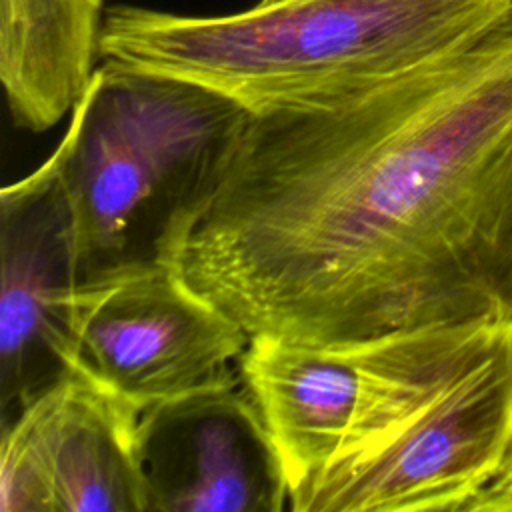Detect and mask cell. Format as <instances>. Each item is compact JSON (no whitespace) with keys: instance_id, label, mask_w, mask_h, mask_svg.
I'll use <instances>...</instances> for the list:
<instances>
[{"instance_id":"30bf717a","label":"cell","mask_w":512,"mask_h":512,"mask_svg":"<svg viewBox=\"0 0 512 512\" xmlns=\"http://www.w3.org/2000/svg\"><path fill=\"white\" fill-rule=\"evenodd\" d=\"M104 0H0V80L12 122L56 126L102 58Z\"/></svg>"},{"instance_id":"277c9868","label":"cell","mask_w":512,"mask_h":512,"mask_svg":"<svg viewBox=\"0 0 512 512\" xmlns=\"http://www.w3.org/2000/svg\"><path fill=\"white\" fill-rule=\"evenodd\" d=\"M512 336L462 322L310 344L254 336L240 376L276 444L290 494L390 438Z\"/></svg>"},{"instance_id":"52a82bcc","label":"cell","mask_w":512,"mask_h":512,"mask_svg":"<svg viewBox=\"0 0 512 512\" xmlns=\"http://www.w3.org/2000/svg\"><path fill=\"white\" fill-rule=\"evenodd\" d=\"M142 410L64 368L4 422L0 512H150Z\"/></svg>"},{"instance_id":"6da1fadb","label":"cell","mask_w":512,"mask_h":512,"mask_svg":"<svg viewBox=\"0 0 512 512\" xmlns=\"http://www.w3.org/2000/svg\"><path fill=\"white\" fill-rule=\"evenodd\" d=\"M158 256L250 338L512 322V20L344 102L250 114Z\"/></svg>"},{"instance_id":"8fae6325","label":"cell","mask_w":512,"mask_h":512,"mask_svg":"<svg viewBox=\"0 0 512 512\" xmlns=\"http://www.w3.org/2000/svg\"><path fill=\"white\" fill-rule=\"evenodd\" d=\"M466 512H512V456L466 506Z\"/></svg>"},{"instance_id":"3957f363","label":"cell","mask_w":512,"mask_h":512,"mask_svg":"<svg viewBox=\"0 0 512 512\" xmlns=\"http://www.w3.org/2000/svg\"><path fill=\"white\" fill-rule=\"evenodd\" d=\"M248 116L198 82L102 58L58 142L78 280L158 258Z\"/></svg>"},{"instance_id":"9c48e42d","label":"cell","mask_w":512,"mask_h":512,"mask_svg":"<svg viewBox=\"0 0 512 512\" xmlns=\"http://www.w3.org/2000/svg\"><path fill=\"white\" fill-rule=\"evenodd\" d=\"M2 404L18 408L60 376L64 320L78 274L62 152L0 192Z\"/></svg>"},{"instance_id":"5b68a950","label":"cell","mask_w":512,"mask_h":512,"mask_svg":"<svg viewBox=\"0 0 512 512\" xmlns=\"http://www.w3.org/2000/svg\"><path fill=\"white\" fill-rule=\"evenodd\" d=\"M248 344L234 318L158 256L76 284L62 368L92 376L144 412L236 378Z\"/></svg>"},{"instance_id":"ba28073f","label":"cell","mask_w":512,"mask_h":512,"mask_svg":"<svg viewBox=\"0 0 512 512\" xmlns=\"http://www.w3.org/2000/svg\"><path fill=\"white\" fill-rule=\"evenodd\" d=\"M150 512H278L290 486L242 376L140 416Z\"/></svg>"},{"instance_id":"7c38bea8","label":"cell","mask_w":512,"mask_h":512,"mask_svg":"<svg viewBox=\"0 0 512 512\" xmlns=\"http://www.w3.org/2000/svg\"><path fill=\"white\" fill-rule=\"evenodd\" d=\"M274 2H282V0H260L258 4H274Z\"/></svg>"},{"instance_id":"8992f818","label":"cell","mask_w":512,"mask_h":512,"mask_svg":"<svg viewBox=\"0 0 512 512\" xmlns=\"http://www.w3.org/2000/svg\"><path fill=\"white\" fill-rule=\"evenodd\" d=\"M512 456V336L382 444L290 494L294 512H466Z\"/></svg>"},{"instance_id":"7a4b0ae2","label":"cell","mask_w":512,"mask_h":512,"mask_svg":"<svg viewBox=\"0 0 512 512\" xmlns=\"http://www.w3.org/2000/svg\"><path fill=\"white\" fill-rule=\"evenodd\" d=\"M510 20L512 0H282L226 16L120 4L104 16L100 52L258 116L344 102Z\"/></svg>"}]
</instances>
